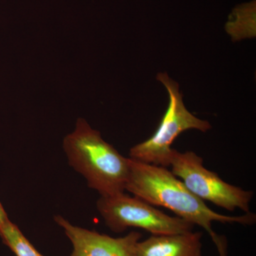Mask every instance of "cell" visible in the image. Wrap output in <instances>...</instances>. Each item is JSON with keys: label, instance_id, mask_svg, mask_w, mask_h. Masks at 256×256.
<instances>
[{"label": "cell", "instance_id": "obj_1", "mask_svg": "<svg viewBox=\"0 0 256 256\" xmlns=\"http://www.w3.org/2000/svg\"><path fill=\"white\" fill-rule=\"evenodd\" d=\"M126 190L152 206L168 208L176 216L205 229L218 248L220 256H226V246L220 236L212 230V222L252 225L256 220V214L252 212L238 216L216 213L194 194L182 181L166 168L131 158H129Z\"/></svg>", "mask_w": 256, "mask_h": 256}, {"label": "cell", "instance_id": "obj_2", "mask_svg": "<svg viewBox=\"0 0 256 256\" xmlns=\"http://www.w3.org/2000/svg\"><path fill=\"white\" fill-rule=\"evenodd\" d=\"M69 164L86 180L88 186L100 196H110L126 190L129 158H124L100 133L79 118L75 130L64 140Z\"/></svg>", "mask_w": 256, "mask_h": 256}, {"label": "cell", "instance_id": "obj_3", "mask_svg": "<svg viewBox=\"0 0 256 256\" xmlns=\"http://www.w3.org/2000/svg\"><path fill=\"white\" fill-rule=\"evenodd\" d=\"M156 79L164 85L169 95L168 108L154 134L132 146L130 158L168 168L172 154V144L182 132L191 129L206 132L212 126L208 121L198 118L186 109L178 82L166 73L158 74Z\"/></svg>", "mask_w": 256, "mask_h": 256}, {"label": "cell", "instance_id": "obj_4", "mask_svg": "<svg viewBox=\"0 0 256 256\" xmlns=\"http://www.w3.org/2000/svg\"><path fill=\"white\" fill-rule=\"evenodd\" d=\"M97 208L107 226L116 233L126 229L142 228L152 235H170L192 232L194 225L178 216H170L139 197L124 192L100 196Z\"/></svg>", "mask_w": 256, "mask_h": 256}, {"label": "cell", "instance_id": "obj_5", "mask_svg": "<svg viewBox=\"0 0 256 256\" xmlns=\"http://www.w3.org/2000/svg\"><path fill=\"white\" fill-rule=\"evenodd\" d=\"M172 172L197 197L230 212L240 208L250 213L254 192L246 191L223 181L218 174L204 166L203 159L193 152L173 149L170 158Z\"/></svg>", "mask_w": 256, "mask_h": 256}, {"label": "cell", "instance_id": "obj_6", "mask_svg": "<svg viewBox=\"0 0 256 256\" xmlns=\"http://www.w3.org/2000/svg\"><path fill=\"white\" fill-rule=\"evenodd\" d=\"M54 220L73 244L74 250L69 256H138L137 244L142 236L138 232L112 238L72 225L60 216H56Z\"/></svg>", "mask_w": 256, "mask_h": 256}, {"label": "cell", "instance_id": "obj_7", "mask_svg": "<svg viewBox=\"0 0 256 256\" xmlns=\"http://www.w3.org/2000/svg\"><path fill=\"white\" fill-rule=\"evenodd\" d=\"M201 232L152 235L137 244L138 256H201Z\"/></svg>", "mask_w": 256, "mask_h": 256}, {"label": "cell", "instance_id": "obj_8", "mask_svg": "<svg viewBox=\"0 0 256 256\" xmlns=\"http://www.w3.org/2000/svg\"><path fill=\"white\" fill-rule=\"evenodd\" d=\"M0 237L3 244L16 256H44L10 220L0 227Z\"/></svg>", "mask_w": 256, "mask_h": 256}, {"label": "cell", "instance_id": "obj_9", "mask_svg": "<svg viewBox=\"0 0 256 256\" xmlns=\"http://www.w3.org/2000/svg\"><path fill=\"white\" fill-rule=\"evenodd\" d=\"M9 220L10 218L8 217V214H6V210H5L4 207L0 202V227L2 226Z\"/></svg>", "mask_w": 256, "mask_h": 256}]
</instances>
